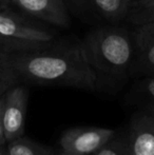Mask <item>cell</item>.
Returning <instances> with one entry per match:
<instances>
[{
    "label": "cell",
    "mask_w": 154,
    "mask_h": 155,
    "mask_svg": "<svg viewBox=\"0 0 154 155\" xmlns=\"http://www.w3.org/2000/svg\"><path fill=\"white\" fill-rule=\"evenodd\" d=\"M0 155H10L6 145H0Z\"/></svg>",
    "instance_id": "cell-20"
},
{
    "label": "cell",
    "mask_w": 154,
    "mask_h": 155,
    "mask_svg": "<svg viewBox=\"0 0 154 155\" xmlns=\"http://www.w3.org/2000/svg\"><path fill=\"white\" fill-rule=\"evenodd\" d=\"M10 3L19 12L51 27L69 29L72 23L66 0H10Z\"/></svg>",
    "instance_id": "cell-6"
},
{
    "label": "cell",
    "mask_w": 154,
    "mask_h": 155,
    "mask_svg": "<svg viewBox=\"0 0 154 155\" xmlns=\"http://www.w3.org/2000/svg\"><path fill=\"white\" fill-rule=\"evenodd\" d=\"M146 1V0H131V6L132 5H136V4H139L142 2Z\"/></svg>",
    "instance_id": "cell-21"
},
{
    "label": "cell",
    "mask_w": 154,
    "mask_h": 155,
    "mask_svg": "<svg viewBox=\"0 0 154 155\" xmlns=\"http://www.w3.org/2000/svg\"><path fill=\"white\" fill-rule=\"evenodd\" d=\"M58 155H71V154H68V153H66V152H62V151H60L59 153H58Z\"/></svg>",
    "instance_id": "cell-22"
},
{
    "label": "cell",
    "mask_w": 154,
    "mask_h": 155,
    "mask_svg": "<svg viewBox=\"0 0 154 155\" xmlns=\"http://www.w3.org/2000/svg\"><path fill=\"white\" fill-rule=\"evenodd\" d=\"M113 129L76 127L66 130L59 139L60 151L71 155H93L115 136Z\"/></svg>",
    "instance_id": "cell-4"
},
{
    "label": "cell",
    "mask_w": 154,
    "mask_h": 155,
    "mask_svg": "<svg viewBox=\"0 0 154 155\" xmlns=\"http://www.w3.org/2000/svg\"><path fill=\"white\" fill-rule=\"evenodd\" d=\"M29 91L25 84H17L4 94L3 130L6 143L23 136L25 128Z\"/></svg>",
    "instance_id": "cell-5"
},
{
    "label": "cell",
    "mask_w": 154,
    "mask_h": 155,
    "mask_svg": "<svg viewBox=\"0 0 154 155\" xmlns=\"http://www.w3.org/2000/svg\"><path fill=\"white\" fill-rule=\"evenodd\" d=\"M93 155H129V140L114 136Z\"/></svg>",
    "instance_id": "cell-15"
},
{
    "label": "cell",
    "mask_w": 154,
    "mask_h": 155,
    "mask_svg": "<svg viewBox=\"0 0 154 155\" xmlns=\"http://www.w3.org/2000/svg\"><path fill=\"white\" fill-rule=\"evenodd\" d=\"M89 3L91 8L112 23L127 18L131 8V0H89Z\"/></svg>",
    "instance_id": "cell-9"
},
{
    "label": "cell",
    "mask_w": 154,
    "mask_h": 155,
    "mask_svg": "<svg viewBox=\"0 0 154 155\" xmlns=\"http://www.w3.org/2000/svg\"><path fill=\"white\" fill-rule=\"evenodd\" d=\"M10 155H58L50 147L27 137H18L6 143Z\"/></svg>",
    "instance_id": "cell-10"
},
{
    "label": "cell",
    "mask_w": 154,
    "mask_h": 155,
    "mask_svg": "<svg viewBox=\"0 0 154 155\" xmlns=\"http://www.w3.org/2000/svg\"><path fill=\"white\" fill-rule=\"evenodd\" d=\"M0 34L41 47H49L59 41L57 33L49 25L21 12H15L10 6L0 10Z\"/></svg>",
    "instance_id": "cell-3"
},
{
    "label": "cell",
    "mask_w": 154,
    "mask_h": 155,
    "mask_svg": "<svg viewBox=\"0 0 154 155\" xmlns=\"http://www.w3.org/2000/svg\"><path fill=\"white\" fill-rule=\"evenodd\" d=\"M17 84L20 82L11 65L8 55L0 53V97Z\"/></svg>",
    "instance_id": "cell-11"
},
{
    "label": "cell",
    "mask_w": 154,
    "mask_h": 155,
    "mask_svg": "<svg viewBox=\"0 0 154 155\" xmlns=\"http://www.w3.org/2000/svg\"><path fill=\"white\" fill-rule=\"evenodd\" d=\"M96 78V91L116 92L132 77L135 40L133 32L117 25L91 30L81 41Z\"/></svg>",
    "instance_id": "cell-2"
},
{
    "label": "cell",
    "mask_w": 154,
    "mask_h": 155,
    "mask_svg": "<svg viewBox=\"0 0 154 155\" xmlns=\"http://www.w3.org/2000/svg\"><path fill=\"white\" fill-rule=\"evenodd\" d=\"M134 90L140 101L154 115V77H143Z\"/></svg>",
    "instance_id": "cell-14"
},
{
    "label": "cell",
    "mask_w": 154,
    "mask_h": 155,
    "mask_svg": "<svg viewBox=\"0 0 154 155\" xmlns=\"http://www.w3.org/2000/svg\"><path fill=\"white\" fill-rule=\"evenodd\" d=\"M11 5L10 0H0V10H3V8H6Z\"/></svg>",
    "instance_id": "cell-19"
},
{
    "label": "cell",
    "mask_w": 154,
    "mask_h": 155,
    "mask_svg": "<svg viewBox=\"0 0 154 155\" xmlns=\"http://www.w3.org/2000/svg\"><path fill=\"white\" fill-rule=\"evenodd\" d=\"M68 5L72 6V8L77 12L78 14L84 13L89 8H90V3L89 0H66Z\"/></svg>",
    "instance_id": "cell-17"
},
{
    "label": "cell",
    "mask_w": 154,
    "mask_h": 155,
    "mask_svg": "<svg viewBox=\"0 0 154 155\" xmlns=\"http://www.w3.org/2000/svg\"><path fill=\"white\" fill-rule=\"evenodd\" d=\"M127 19L134 27L154 19V0H146L139 4L132 5Z\"/></svg>",
    "instance_id": "cell-12"
},
{
    "label": "cell",
    "mask_w": 154,
    "mask_h": 155,
    "mask_svg": "<svg viewBox=\"0 0 154 155\" xmlns=\"http://www.w3.org/2000/svg\"><path fill=\"white\" fill-rule=\"evenodd\" d=\"M3 104H4V95L0 97V145H6V139L3 130V119H2Z\"/></svg>",
    "instance_id": "cell-18"
},
{
    "label": "cell",
    "mask_w": 154,
    "mask_h": 155,
    "mask_svg": "<svg viewBox=\"0 0 154 155\" xmlns=\"http://www.w3.org/2000/svg\"><path fill=\"white\" fill-rule=\"evenodd\" d=\"M128 140L129 155H154V115L136 117Z\"/></svg>",
    "instance_id": "cell-7"
},
{
    "label": "cell",
    "mask_w": 154,
    "mask_h": 155,
    "mask_svg": "<svg viewBox=\"0 0 154 155\" xmlns=\"http://www.w3.org/2000/svg\"><path fill=\"white\" fill-rule=\"evenodd\" d=\"M132 76L154 77V40H135Z\"/></svg>",
    "instance_id": "cell-8"
},
{
    "label": "cell",
    "mask_w": 154,
    "mask_h": 155,
    "mask_svg": "<svg viewBox=\"0 0 154 155\" xmlns=\"http://www.w3.org/2000/svg\"><path fill=\"white\" fill-rule=\"evenodd\" d=\"M133 35L136 41L154 40V19L134 27Z\"/></svg>",
    "instance_id": "cell-16"
},
{
    "label": "cell",
    "mask_w": 154,
    "mask_h": 155,
    "mask_svg": "<svg viewBox=\"0 0 154 155\" xmlns=\"http://www.w3.org/2000/svg\"><path fill=\"white\" fill-rule=\"evenodd\" d=\"M43 48H47V47H41V45H34V43L25 42V41L17 40V39H14V38H10V37L0 34V53L11 55V54L35 51V50L43 49Z\"/></svg>",
    "instance_id": "cell-13"
},
{
    "label": "cell",
    "mask_w": 154,
    "mask_h": 155,
    "mask_svg": "<svg viewBox=\"0 0 154 155\" xmlns=\"http://www.w3.org/2000/svg\"><path fill=\"white\" fill-rule=\"evenodd\" d=\"M20 84L96 91V78L82 42L57 41L35 51L8 55Z\"/></svg>",
    "instance_id": "cell-1"
}]
</instances>
